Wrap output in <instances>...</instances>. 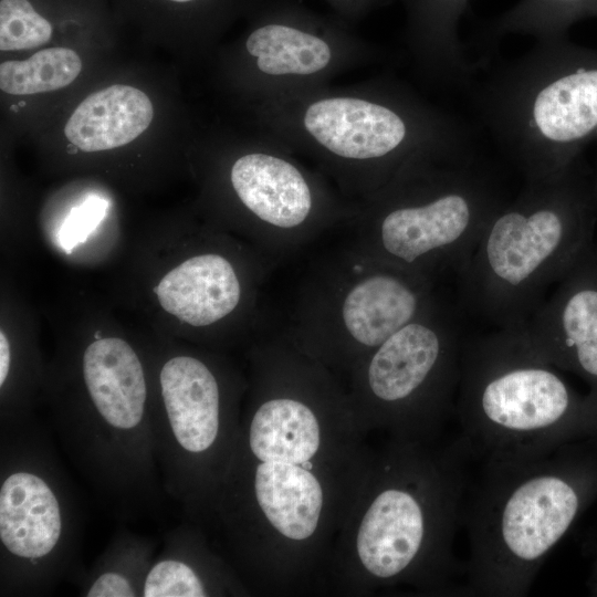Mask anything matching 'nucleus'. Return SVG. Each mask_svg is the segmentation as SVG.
I'll return each instance as SVG.
<instances>
[{
  "instance_id": "f257e3e1",
  "label": "nucleus",
  "mask_w": 597,
  "mask_h": 597,
  "mask_svg": "<svg viewBox=\"0 0 597 597\" xmlns=\"http://www.w3.org/2000/svg\"><path fill=\"white\" fill-rule=\"evenodd\" d=\"M49 428L98 504L119 522L154 516L164 496L145 352L96 334L63 348L45 371Z\"/></svg>"
},
{
  "instance_id": "f03ea898",
  "label": "nucleus",
  "mask_w": 597,
  "mask_h": 597,
  "mask_svg": "<svg viewBox=\"0 0 597 597\" xmlns=\"http://www.w3.org/2000/svg\"><path fill=\"white\" fill-rule=\"evenodd\" d=\"M258 115L268 136L313 160L353 203L417 158L473 147L460 119L391 78L260 102Z\"/></svg>"
},
{
  "instance_id": "7ed1b4c3",
  "label": "nucleus",
  "mask_w": 597,
  "mask_h": 597,
  "mask_svg": "<svg viewBox=\"0 0 597 597\" xmlns=\"http://www.w3.org/2000/svg\"><path fill=\"white\" fill-rule=\"evenodd\" d=\"M469 495L461 595L525 596L549 553L597 499V438L484 462Z\"/></svg>"
},
{
  "instance_id": "20e7f679",
  "label": "nucleus",
  "mask_w": 597,
  "mask_h": 597,
  "mask_svg": "<svg viewBox=\"0 0 597 597\" xmlns=\"http://www.w3.org/2000/svg\"><path fill=\"white\" fill-rule=\"evenodd\" d=\"M597 196L583 156L552 176L525 180L492 216L458 282V308L495 328L526 324L595 244Z\"/></svg>"
},
{
  "instance_id": "39448f33",
  "label": "nucleus",
  "mask_w": 597,
  "mask_h": 597,
  "mask_svg": "<svg viewBox=\"0 0 597 597\" xmlns=\"http://www.w3.org/2000/svg\"><path fill=\"white\" fill-rule=\"evenodd\" d=\"M525 324L465 336L454 410L472 460H519L597 438V399L576 391Z\"/></svg>"
},
{
  "instance_id": "423d86ee",
  "label": "nucleus",
  "mask_w": 597,
  "mask_h": 597,
  "mask_svg": "<svg viewBox=\"0 0 597 597\" xmlns=\"http://www.w3.org/2000/svg\"><path fill=\"white\" fill-rule=\"evenodd\" d=\"M506 200L474 146L423 156L355 203L347 220L354 232L350 247L436 283L448 275L457 279Z\"/></svg>"
},
{
  "instance_id": "0eeeda50",
  "label": "nucleus",
  "mask_w": 597,
  "mask_h": 597,
  "mask_svg": "<svg viewBox=\"0 0 597 597\" xmlns=\"http://www.w3.org/2000/svg\"><path fill=\"white\" fill-rule=\"evenodd\" d=\"M480 122L525 180L557 174L597 134V50L536 41L468 90Z\"/></svg>"
},
{
  "instance_id": "6e6552de",
  "label": "nucleus",
  "mask_w": 597,
  "mask_h": 597,
  "mask_svg": "<svg viewBox=\"0 0 597 597\" xmlns=\"http://www.w3.org/2000/svg\"><path fill=\"white\" fill-rule=\"evenodd\" d=\"M84 509L49 426L0 428V596H45L83 574Z\"/></svg>"
},
{
  "instance_id": "1a4fd4ad",
  "label": "nucleus",
  "mask_w": 597,
  "mask_h": 597,
  "mask_svg": "<svg viewBox=\"0 0 597 597\" xmlns=\"http://www.w3.org/2000/svg\"><path fill=\"white\" fill-rule=\"evenodd\" d=\"M437 283L348 245L304 281L287 325L305 345L369 355L438 300Z\"/></svg>"
},
{
  "instance_id": "9d476101",
  "label": "nucleus",
  "mask_w": 597,
  "mask_h": 597,
  "mask_svg": "<svg viewBox=\"0 0 597 597\" xmlns=\"http://www.w3.org/2000/svg\"><path fill=\"white\" fill-rule=\"evenodd\" d=\"M233 154L224 168L231 222L271 263L306 245L337 223L347 222L348 201L317 168L266 135Z\"/></svg>"
},
{
  "instance_id": "9b49d317",
  "label": "nucleus",
  "mask_w": 597,
  "mask_h": 597,
  "mask_svg": "<svg viewBox=\"0 0 597 597\" xmlns=\"http://www.w3.org/2000/svg\"><path fill=\"white\" fill-rule=\"evenodd\" d=\"M470 460L457 438L432 461L418 491L392 484L377 494L357 535L359 559L371 575H404L427 554L448 580L464 577V564L455 559L451 544L462 522Z\"/></svg>"
},
{
  "instance_id": "f8f14e48",
  "label": "nucleus",
  "mask_w": 597,
  "mask_h": 597,
  "mask_svg": "<svg viewBox=\"0 0 597 597\" xmlns=\"http://www.w3.org/2000/svg\"><path fill=\"white\" fill-rule=\"evenodd\" d=\"M241 61L259 103L329 85L341 73L380 57L335 15H323L295 0H258Z\"/></svg>"
},
{
  "instance_id": "ddd939ff",
  "label": "nucleus",
  "mask_w": 597,
  "mask_h": 597,
  "mask_svg": "<svg viewBox=\"0 0 597 597\" xmlns=\"http://www.w3.org/2000/svg\"><path fill=\"white\" fill-rule=\"evenodd\" d=\"M155 457L166 495L191 510L199 496L203 458L219 443L220 378L199 355L145 352Z\"/></svg>"
},
{
  "instance_id": "4468645a",
  "label": "nucleus",
  "mask_w": 597,
  "mask_h": 597,
  "mask_svg": "<svg viewBox=\"0 0 597 597\" xmlns=\"http://www.w3.org/2000/svg\"><path fill=\"white\" fill-rule=\"evenodd\" d=\"M462 313L441 297L367 355V390L385 408L440 419L457 398Z\"/></svg>"
},
{
  "instance_id": "2eb2a0df",
  "label": "nucleus",
  "mask_w": 597,
  "mask_h": 597,
  "mask_svg": "<svg viewBox=\"0 0 597 597\" xmlns=\"http://www.w3.org/2000/svg\"><path fill=\"white\" fill-rule=\"evenodd\" d=\"M271 262L224 233L202 234L153 287L160 310L195 334L247 327Z\"/></svg>"
},
{
  "instance_id": "dca6fc26",
  "label": "nucleus",
  "mask_w": 597,
  "mask_h": 597,
  "mask_svg": "<svg viewBox=\"0 0 597 597\" xmlns=\"http://www.w3.org/2000/svg\"><path fill=\"white\" fill-rule=\"evenodd\" d=\"M524 327L548 363L578 376L597 399V244L556 284Z\"/></svg>"
},
{
  "instance_id": "f3484780",
  "label": "nucleus",
  "mask_w": 597,
  "mask_h": 597,
  "mask_svg": "<svg viewBox=\"0 0 597 597\" xmlns=\"http://www.w3.org/2000/svg\"><path fill=\"white\" fill-rule=\"evenodd\" d=\"M405 42L421 76L439 87L467 91L475 66L467 59L459 23L469 0H401Z\"/></svg>"
},
{
  "instance_id": "a211bd4d",
  "label": "nucleus",
  "mask_w": 597,
  "mask_h": 597,
  "mask_svg": "<svg viewBox=\"0 0 597 597\" xmlns=\"http://www.w3.org/2000/svg\"><path fill=\"white\" fill-rule=\"evenodd\" d=\"M154 107L140 90L115 84L88 95L64 128L67 140L86 153L124 146L150 125Z\"/></svg>"
},
{
  "instance_id": "6ab92c4d",
  "label": "nucleus",
  "mask_w": 597,
  "mask_h": 597,
  "mask_svg": "<svg viewBox=\"0 0 597 597\" xmlns=\"http://www.w3.org/2000/svg\"><path fill=\"white\" fill-rule=\"evenodd\" d=\"M256 502L284 536L305 540L316 530L323 492L317 479L298 464L261 461L254 473Z\"/></svg>"
},
{
  "instance_id": "aec40b11",
  "label": "nucleus",
  "mask_w": 597,
  "mask_h": 597,
  "mask_svg": "<svg viewBox=\"0 0 597 597\" xmlns=\"http://www.w3.org/2000/svg\"><path fill=\"white\" fill-rule=\"evenodd\" d=\"M249 448L261 461L302 464L320 447V427L302 401L279 397L262 402L249 427Z\"/></svg>"
},
{
  "instance_id": "412c9836",
  "label": "nucleus",
  "mask_w": 597,
  "mask_h": 597,
  "mask_svg": "<svg viewBox=\"0 0 597 597\" xmlns=\"http://www.w3.org/2000/svg\"><path fill=\"white\" fill-rule=\"evenodd\" d=\"M157 540L118 530L92 567L75 582L84 597H142Z\"/></svg>"
},
{
  "instance_id": "4be33fe9",
  "label": "nucleus",
  "mask_w": 597,
  "mask_h": 597,
  "mask_svg": "<svg viewBox=\"0 0 597 597\" xmlns=\"http://www.w3.org/2000/svg\"><path fill=\"white\" fill-rule=\"evenodd\" d=\"M596 15L597 0H520L481 31L480 42L492 46L511 34L536 41L566 38L570 25Z\"/></svg>"
},
{
  "instance_id": "5701e85b",
  "label": "nucleus",
  "mask_w": 597,
  "mask_h": 597,
  "mask_svg": "<svg viewBox=\"0 0 597 597\" xmlns=\"http://www.w3.org/2000/svg\"><path fill=\"white\" fill-rule=\"evenodd\" d=\"M82 70L77 53L67 48L44 49L23 61L0 65V88L13 95L60 90L71 84Z\"/></svg>"
},
{
  "instance_id": "b1692460",
  "label": "nucleus",
  "mask_w": 597,
  "mask_h": 597,
  "mask_svg": "<svg viewBox=\"0 0 597 597\" xmlns=\"http://www.w3.org/2000/svg\"><path fill=\"white\" fill-rule=\"evenodd\" d=\"M52 21L33 0H0V49H33L48 43Z\"/></svg>"
},
{
  "instance_id": "393cba45",
  "label": "nucleus",
  "mask_w": 597,
  "mask_h": 597,
  "mask_svg": "<svg viewBox=\"0 0 597 597\" xmlns=\"http://www.w3.org/2000/svg\"><path fill=\"white\" fill-rule=\"evenodd\" d=\"M106 210L105 202L96 197L88 198L76 207L60 228L57 239L65 251L85 241L97 227Z\"/></svg>"
},
{
  "instance_id": "a878e982",
  "label": "nucleus",
  "mask_w": 597,
  "mask_h": 597,
  "mask_svg": "<svg viewBox=\"0 0 597 597\" xmlns=\"http://www.w3.org/2000/svg\"><path fill=\"white\" fill-rule=\"evenodd\" d=\"M163 4L186 8L201 23L212 24L226 20L239 10H250L258 0H158Z\"/></svg>"
},
{
  "instance_id": "bb28decb",
  "label": "nucleus",
  "mask_w": 597,
  "mask_h": 597,
  "mask_svg": "<svg viewBox=\"0 0 597 597\" xmlns=\"http://www.w3.org/2000/svg\"><path fill=\"white\" fill-rule=\"evenodd\" d=\"M334 12L333 15L350 25L377 8L386 0H324Z\"/></svg>"
},
{
  "instance_id": "cd10ccee",
  "label": "nucleus",
  "mask_w": 597,
  "mask_h": 597,
  "mask_svg": "<svg viewBox=\"0 0 597 597\" xmlns=\"http://www.w3.org/2000/svg\"><path fill=\"white\" fill-rule=\"evenodd\" d=\"M587 555L591 557V570L586 585L591 596H597V532H595L584 545Z\"/></svg>"
},
{
  "instance_id": "c85d7f7f",
  "label": "nucleus",
  "mask_w": 597,
  "mask_h": 597,
  "mask_svg": "<svg viewBox=\"0 0 597 597\" xmlns=\"http://www.w3.org/2000/svg\"><path fill=\"white\" fill-rule=\"evenodd\" d=\"M302 468L310 470L312 469L313 464L310 461H305L301 464Z\"/></svg>"
},
{
  "instance_id": "c756f323",
  "label": "nucleus",
  "mask_w": 597,
  "mask_h": 597,
  "mask_svg": "<svg viewBox=\"0 0 597 597\" xmlns=\"http://www.w3.org/2000/svg\"><path fill=\"white\" fill-rule=\"evenodd\" d=\"M595 190H596V196H597V180L595 181Z\"/></svg>"
}]
</instances>
